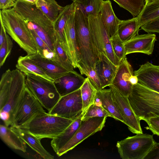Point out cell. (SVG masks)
Returning <instances> with one entry per match:
<instances>
[{"instance_id":"1","label":"cell","mask_w":159,"mask_h":159,"mask_svg":"<svg viewBox=\"0 0 159 159\" xmlns=\"http://www.w3.org/2000/svg\"><path fill=\"white\" fill-rule=\"evenodd\" d=\"M13 8L22 16L28 26L33 29L54 52L57 39L54 23L38 9L35 4L17 0Z\"/></svg>"},{"instance_id":"2","label":"cell","mask_w":159,"mask_h":159,"mask_svg":"<svg viewBox=\"0 0 159 159\" xmlns=\"http://www.w3.org/2000/svg\"><path fill=\"white\" fill-rule=\"evenodd\" d=\"M0 18L7 33L28 55L38 52L35 41L25 19L13 8L0 10Z\"/></svg>"},{"instance_id":"3","label":"cell","mask_w":159,"mask_h":159,"mask_svg":"<svg viewBox=\"0 0 159 159\" xmlns=\"http://www.w3.org/2000/svg\"><path fill=\"white\" fill-rule=\"evenodd\" d=\"M75 25L81 59L79 64L95 68L100 53L90 29L89 17L76 6Z\"/></svg>"},{"instance_id":"4","label":"cell","mask_w":159,"mask_h":159,"mask_svg":"<svg viewBox=\"0 0 159 159\" xmlns=\"http://www.w3.org/2000/svg\"><path fill=\"white\" fill-rule=\"evenodd\" d=\"M132 109L141 120L159 116V93L138 83L128 96Z\"/></svg>"},{"instance_id":"5","label":"cell","mask_w":159,"mask_h":159,"mask_svg":"<svg viewBox=\"0 0 159 159\" xmlns=\"http://www.w3.org/2000/svg\"><path fill=\"white\" fill-rule=\"evenodd\" d=\"M73 120L46 112L39 114L21 127L41 140L52 139L63 132Z\"/></svg>"},{"instance_id":"6","label":"cell","mask_w":159,"mask_h":159,"mask_svg":"<svg viewBox=\"0 0 159 159\" xmlns=\"http://www.w3.org/2000/svg\"><path fill=\"white\" fill-rule=\"evenodd\" d=\"M25 75L26 87L43 108L51 111L61 97L54 81L33 74Z\"/></svg>"},{"instance_id":"7","label":"cell","mask_w":159,"mask_h":159,"mask_svg":"<svg viewBox=\"0 0 159 159\" xmlns=\"http://www.w3.org/2000/svg\"><path fill=\"white\" fill-rule=\"evenodd\" d=\"M156 142L152 135L136 134L118 141V152L122 159H144Z\"/></svg>"},{"instance_id":"8","label":"cell","mask_w":159,"mask_h":159,"mask_svg":"<svg viewBox=\"0 0 159 159\" xmlns=\"http://www.w3.org/2000/svg\"><path fill=\"white\" fill-rule=\"evenodd\" d=\"M0 82L5 86L8 97L6 104L0 111L10 114L11 125L13 114L26 87L25 75L16 68L8 69L2 75Z\"/></svg>"},{"instance_id":"9","label":"cell","mask_w":159,"mask_h":159,"mask_svg":"<svg viewBox=\"0 0 159 159\" xmlns=\"http://www.w3.org/2000/svg\"><path fill=\"white\" fill-rule=\"evenodd\" d=\"M45 112L43 107L26 87L14 111L10 127H21L37 115Z\"/></svg>"},{"instance_id":"10","label":"cell","mask_w":159,"mask_h":159,"mask_svg":"<svg viewBox=\"0 0 159 159\" xmlns=\"http://www.w3.org/2000/svg\"><path fill=\"white\" fill-rule=\"evenodd\" d=\"M89 20L90 29L99 52L104 53L114 64L118 66L120 60L113 52L111 37L100 13L97 17H89Z\"/></svg>"},{"instance_id":"11","label":"cell","mask_w":159,"mask_h":159,"mask_svg":"<svg viewBox=\"0 0 159 159\" xmlns=\"http://www.w3.org/2000/svg\"><path fill=\"white\" fill-rule=\"evenodd\" d=\"M106 117H93L82 120L79 127L72 139L56 154L60 156L72 150L90 136L102 130Z\"/></svg>"},{"instance_id":"12","label":"cell","mask_w":159,"mask_h":159,"mask_svg":"<svg viewBox=\"0 0 159 159\" xmlns=\"http://www.w3.org/2000/svg\"><path fill=\"white\" fill-rule=\"evenodd\" d=\"M80 89L61 98L53 108L48 112L53 115L73 120L83 113Z\"/></svg>"},{"instance_id":"13","label":"cell","mask_w":159,"mask_h":159,"mask_svg":"<svg viewBox=\"0 0 159 159\" xmlns=\"http://www.w3.org/2000/svg\"><path fill=\"white\" fill-rule=\"evenodd\" d=\"M111 90L114 101L124 119V123L129 129L135 134L143 133L140 120L136 116L129 103L128 96L122 94L112 84L109 86Z\"/></svg>"},{"instance_id":"14","label":"cell","mask_w":159,"mask_h":159,"mask_svg":"<svg viewBox=\"0 0 159 159\" xmlns=\"http://www.w3.org/2000/svg\"><path fill=\"white\" fill-rule=\"evenodd\" d=\"M134 74L137 77L139 83L159 93V66L147 62L140 65Z\"/></svg>"},{"instance_id":"15","label":"cell","mask_w":159,"mask_h":159,"mask_svg":"<svg viewBox=\"0 0 159 159\" xmlns=\"http://www.w3.org/2000/svg\"><path fill=\"white\" fill-rule=\"evenodd\" d=\"M133 69L126 57L121 59L118 66L116 75L111 84L122 94L128 96L133 87L129 81L131 76L134 75Z\"/></svg>"},{"instance_id":"16","label":"cell","mask_w":159,"mask_h":159,"mask_svg":"<svg viewBox=\"0 0 159 159\" xmlns=\"http://www.w3.org/2000/svg\"><path fill=\"white\" fill-rule=\"evenodd\" d=\"M156 39L154 34H138L124 43L126 55L136 52L152 54Z\"/></svg>"},{"instance_id":"17","label":"cell","mask_w":159,"mask_h":159,"mask_svg":"<svg viewBox=\"0 0 159 159\" xmlns=\"http://www.w3.org/2000/svg\"><path fill=\"white\" fill-rule=\"evenodd\" d=\"M75 9L68 18L65 26V32L70 58L75 68H78L81 60L75 25Z\"/></svg>"},{"instance_id":"18","label":"cell","mask_w":159,"mask_h":159,"mask_svg":"<svg viewBox=\"0 0 159 159\" xmlns=\"http://www.w3.org/2000/svg\"><path fill=\"white\" fill-rule=\"evenodd\" d=\"M86 78L76 71L70 72L54 80L56 88L61 97L80 89Z\"/></svg>"},{"instance_id":"19","label":"cell","mask_w":159,"mask_h":159,"mask_svg":"<svg viewBox=\"0 0 159 159\" xmlns=\"http://www.w3.org/2000/svg\"><path fill=\"white\" fill-rule=\"evenodd\" d=\"M75 7L76 5L73 2L71 4L64 7L54 22L57 41L66 52L70 58V53L66 34L65 26L68 18L75 10Z\"/></svg>"},{"instance_id":"20","label":"cell","mask_w":159,"mask_h":159,"mask_svg":"<svg viewBox=\"0 0 159 159\" xmlns=\"http://www.w3.org/2000/svg\"><path fill=\"white\" fill-rule=\"evenodd\" d=\"M28 56L54 81L70 72L57 62L42 57L39 52Z\"/></svg>"},{"instance_id":"21","label":"cell","mask_w":159,"mask_h":159,"mask_svg":"<svg viewBox=\"0 0 159 159\" xmlns=\"http://www.w3.org/2000/svg\"><path fill=\"white\" fill-rule=\"evenodd\" d=\"M118 66L104 53H100L99 58L95 68L100 80L102 89L111 84Z\"/></svg>"},{"instance_id":"22","label":"cell","mask_w":159,"mask_h":159,"mask_svg":"<svg viewBox=\"0 0 159 159\" xmlns=\"http://www.w3.org/2000/svg\"><path fill=\"white\" fill-rule=\"evenodd\" d=\"M94 104L102 106L111 117L124 123L123 118L114 101L110 88L97 90Z\"/></svg>"},{"instance_id":"23","label":"cell","mask_w":159,"mask_h":159,"mask_svg":"<svg viewBox=\"0 0 159 159\" xmlns=\"http://www.w3.org/2000/svg\"><path fill=\"white\" fill-rule=\"evenodd\" d=\"M10 127L41 158L44 159H54V156L50 154L43 147L40 139L21 128L16 126Z\"/></svg>"},{"instance_id":"24","label":"cell","mask_w":159,"mask_h":159,"mask_svg":"<svg viewBox=\"0 0 159 159\" xmlns=\"http://www.w3.org/2000/svg\"><path fill=\"white\" fill-rule=\"evenodd\" d=\"M100 14L110 37L117 34L119 26L122 20L116 15L110 0L103 1Z\"/></svg>"},{"instance_id":"25","label":"cell","mask_w":159,"mask_h":159,"mask_svg":"<svg viewBox=\"0 0 159 159\" xmlns=\"http://www.w3.org/2000/svg\"><path fill=\"white\" fill-rule=\"evenodd\" d=\"M83 114L74 120L63 132L52 139L51 145L56 153L73 137L80 126Z\"/></svg>"},{"instance_id":"26","label":"cell","mask_w":159,"mask_h":159,"mask_svg":"<svg viewBox=\"0 0 159 159\" xmlns=\"http://www.w3.org/2000/svg\"><path fill=\"white\" fill-rule=\"evenodd\" d=\"M0 136L3 142L11 148L24 152H26L27 143L10 127L0 125Z\"/></svg>"},{"instance_id":"27","label":"cell","mask_w":159,"mask_h":159,"mask_svg":"<svg viewBox=\"0 0 159 159\" xmlns=\"http://www.w3.org/2000/svg\"><path fill=\"white\" fill-rule=\"evenodd\" d=\"M137 16L126 20H122L119 25L118 34L125 43L138 34L139 30Z\"/></svg>"},{"instance_id":"28","label":"cell","mask_w":159,"mask_h":159,"mask_svg":"<svg viewBox=\"0 0 159 159\" xmlns=\"http://www.w3.org/2000/svg\"><path fill=\"white\" fill-rule=\"evenodd\" d=\"M16 67L25 75L33 74L54 81L39 66L31 60L28 55L19 57Z\"/></svg>"},{"instance_id":"29","label":"cell","mask_w":159,"mask_h":159,"mask_svg":"<svg viewBox=\"0 0 159 159\" xmlns=\"http://www.w3.org/2000/svg\"><path fill=\"white\" fill-rule=\"evenodd\" d=\"M35 4L53 23L64 7L59 5L55 0H38Z\"/></svg>"},{"instance_id":"30","label":"cell","mask_w":159,"mask_h":159,"mask_svg":"<svg viewBox=\"0 0 159 159\" xmlns=\"http://www.w3.org/2000/svg\"><path fill=\"white\" fill-rule=\"evenodd\" d=\"M103 1V0H75L73 2L76 7L89 17L90 16H98L102 6Z\"/></svg>"},{"instance_id":"31","label":"cell","mask_w":159,"mask_h":159,"mask_svg":"<svg viewBox=\"0 0 159 159\" xmlns=\"http://www.w3.org/2000/svg\"><path fill=\"white\" fill-rule=\"evenodd\" d=\"M139 28L142 25L159 17V0L145 5L137 16Z\"/></svg>"},{"instance_id":"32","label":"cell","mask_w":159,"mask_h":159,"mask_svg":"<svg viewBox=\"0 0 159 159\" xmlns=\"http://www.w3.org/2000/svg\"><path fill=\"white\" fill-rule=\"evenodd\" d=\"M83 105V113L91 105L94 104L97 90L91 84L88 77L80 88Z\"/></svg>"},{"instance_id":"33","label":"cell","mask_w":159,"mask_h":159,"mask_svg":"<svg viewBox=\"0 0 159 159\" xmlns=\"http://www.w3.org/2000/svg\"><path fill=\"white\" fill-rule=\"evenodd\" d=\"M120 7L130 12L134 17L137 16L145 5V0H113Z\"/></svg>"},{"instance_id":"34","label":"cell","mask_w":159,"mask_h":159,"mask_svg":"<svg viewBox=\"0 0 159 159\" xmlns=\"http://www.w3.org/2000/svg\"><path fill=\"white\" fill-rule=\"evenodd\" d=\"M36 43L38 52L42 57L57 62L55 53L49 48L47 44L36 34L31 28L29 27Z\"/></svg>"},{"instance_id":"35","label":"cell","mask_w":159,"mask_h":159,"mask_svg":"<svg viewBox=\"0 0 159 159\" xmlns=\"http://www.w3.org/2000/svg\"><path fill=\"white\" fill-rule=\"evenodd\" d=\"M54 52L58 63L70 72L75 71L68 54L59 43L56 41L54 45Z\"/></svg>"},{"instance_id":"36","label":"cell","mask_w":159,"mask_h":159,"mask_svg":"<svg viewBox=\"0 0 159 159\" xmlns=\"http://www.w3.org/2000/svg\"><path fill=\"white\" fill-rule=\"evenodd\" d=\"M78 68L81 74L85 75L97 90L102 89L100 80L94 67L80 64Z\"/></svg>"},{"instance_id":"37","label":"cell","mask_w":159,"mask_h":159,"mask_svg":"<svg viewBox=\"0 0 159 159\" xmlns=\"http://www.w3.org/2000/svg\"><path fill=\"white\" fill-rule=\"evenodd\" d=\"M81 120L93 117H111V115L102 106L94 104L90 105L86 110Z\"/></svg>"},{"instance_id":"38","label":"cell","mask_w":159,"mask_h":159,"mask_svg":"<svg viewBox=\"0 0 159 159\" xmlns=\"http://www.w3.org/2000/svg\"><path fill=\"white\" fill-rule=\"evenodd\" d=\"M110 41L113 52L120 60L126 57L124 43L121 39L118 34L111 38Z\"/></svg>"},{"instance_id":"39","label":"cell","mask_w":159,"mask_h":159,"mask_svg":"<svg viewBox=\"0 0 159 159\" xmlns=\"http://www.w3.org/2000/svg\"><path fill=\"white\" fill-rule=\"evenodd\" d=\"M13 47V42L7 34L6 38L0 45V67L4 64L7 58L10 54Z\"/></svg>"},{"instance_id":"40","label":"cell","mask_w":159,"mask_h":159,"mask_svg":"<svg viewBox=\"0 0 159 159\" xmlns=\"http://www.w3.org/2000/svg\"><path fill=\"white\" fill-rule=\"evenodd\" d=\"M141 28L148 33H159V17L142 25Z\"/></svg>"},{"instance_id":"41","label":"cell","mask_w":159,"mask_h":159,"mask_svg":"<svg viewBox=\"0 0 159 159\" xmlns=\"http://www.w3.org/2000/svg\"><path fill=\"white\" fill-rule=\"evenodd\" d=\"M145 122L153 134L159 136V116L150 118Z\"/></svg>"},{"instance_id":"42","label":"cell","mask_w":159,"mask_h":159,"mask_svg":"<svg viewBox=\"0 0 159 159\" xmlns=\"http://www.w3.org/2000/svg\"><path fill=\"white\" fill-rule=\"evenodd\" d=\"M144 159H159V143H155Z\"/></svg>"},{"instance_id":"43","label":"cell","mask_w":159,"mask_h":159,"mask_svg":"<svg viewBox=\"0 0 159 159\" xmlns=\"http://www.w3.org/2000/svg\"><path fill=\"white\" fill-rule=\"evenodd\" d=\"M17 0H0L1 10L8 9L14 7Z\"/></svg>"},{"instance_id":"44","label":"cell","mask_w":159,"mask_h":159,"mask_svg":"<svg viewBox=\"0 0 159 159\" xmlns=\"http://www.w3.org/2000/svg\"><path fill=\"white\" fill-rule=\"evenodd\" d=\"M0 19V45L2 44L5 40L7 33L3 24L2 19Z\"/></svg>"},{"instance_id":"45","label":"cell","mask_w":159,"mask_h":159,"mask_svg":"<svg viewBox=\"0 0 159 159\" xmlns=\"http://www.w3.org/2000/svg\"><path fill=\"white\" fill-rule=\"evenodd\" d=\"M129 81L133 85L138 83V79L137 76L134 75L130 76L129 79Z\"/></svg>"},{"instance_id":"46","label":"cell","mask_w":159,"mask_h":159,"mask_svg":"<svg viewBox=\"0 0 159 159\" xmlns=\"http://www.w3.org/2000/svg\"><path fill=\"white\" fill-rule=\"evenodd\" d=\"M26 2H27L29 3L32 4H35L36 2L38 0H21Z\"/></svg>"},{"instance_id":"47","label":"cell","mask_w":159,"mask_h":159,"mask_svg":"<svg viewBox=\"0 0 159 159\" xmlns=\"http://www.w3.org/2000/svg\"><path fill=\"white\" fill-rule=\"evenodd\" d=\"M157 0H145V5H146L151 4Z\"/></svg>"},{"instance_id":"48","label":"cell","mask_w":159,"mask_h":159,"mask_svg":"<svg viewBox=\"0 0 159 159\" xmlns=\"http://www.w3.org/2000/svg\"><path fill=\"white\" fill-rule=\"evenodd\" d=\"M72 1H75V0H72Z\"/></svg>"}]
</instances>
